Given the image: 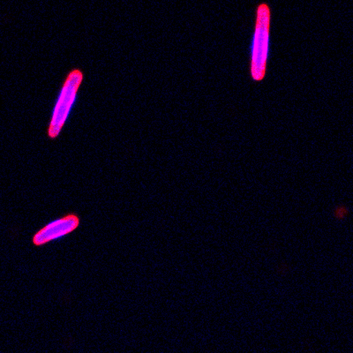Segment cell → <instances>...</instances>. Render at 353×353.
Returning <instances> with one entry per match:
<instances>
[{
	"instance_id": "1",
	"label": "cell",
	"mask_w": 353,
	"mask_h": 353,
	"mask_svg": "<svg viewBox=\"0 0 353 353\" xmlns=\"http://www.w3.org/2000/svg\"><path fill=\"white\" fill-rule=\"evenodd\" d=\"M83 79L84 72L81 68H72L66 74L46 129L49 140L54 141L61 135L77 100Z\"/></svg>"
},
{
	"instance_id": "2",
	"label": "cell",
	"mask_w": 353,
	"mask_h": 353,
	"mask_svg": "<svg viewBox=\"0 0 353 353\" xmlns=\"http://www.w3.org/2000/svg\"><path fill=\"white\" fill-rule=\"evenodd\" d=\"M271 9L267 3H261L256 9L253 40L251 44L250 74L254 81L266 77L270 56Z\"/></svg>"
},
{
	"instance_id": "3",
	"label": "cell",
	"mask_w": 353,
	"mask_h": 353,
	"mask_svg": "<svg viewBox=\"0 0 353 353\" xmlns=\"http://www.w3.org/2000/svg\"><path fill=\"white\" fill-rule=\"evenodd\" d=\"M81 223V216L75 212H68L37 230L31 237L34 248H42L53 241L66 237L77 231Z\"/></svg>"
}]
</instances>
